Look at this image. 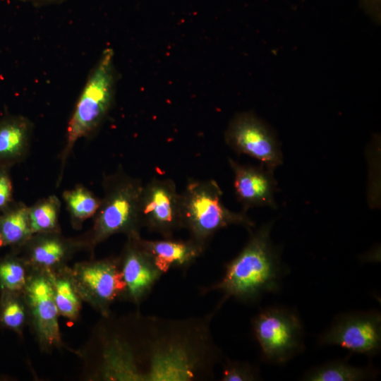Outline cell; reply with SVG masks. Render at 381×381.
I'll return each instance as SVG.
<instances>
[{
	"mask_svg": "<svg viewBox=\"0 0 381 381\" xmlns=\"http://www.w3.org/2000/svg\"><path fill=\"white\" fill-rule=\"evenodd\" d=\"M226 144L236 152L250 156L274 170L283 162L280 145L271 128L250 112L236 114L225 131Z\"/></svg>",
	"mask_w": 381,
	"mask_h": 381,
	"instance_id": "obj_7",
	"label": "cell"
},
{
	"mask_svg": "<svg viewBox=\"0 0 381 381\" xmlns=\"http://www.w3.org/2000/svg\"><path fill=\"white\" fill-rule=\"evenodd\" d=\"M56 232L35 234L38 236L30 244L32 260L38 265L52 266L59 262L68 253L70 244Z\"/></svg>",
	"mask_w": 381,
	"mask_h": 381,
	"instance_id": "obj_18",
	"label": "cell"
},
{
	"mask_svg": "<svg viewBox=\"0 0 381 381\" xmlns=\"http://www.w3.org/2000/svg\"><path fill=\"white\" fill-rule=\"evenodd\" d=\"M25 283V270L19 261L13 258H6L0 262V284L4 289L18 291Z\"/></svg>",
	"mask_w": 381,
	"mask_h": 381,
	"instance_id": "obj_21",
	"label": "cell"
},
{
	"mask_svg": "<svg viewBox=\"0 0 381 381\" xmlns=\"http://www.w3.org/2000/svg\"><path fill=\"white\" fill-rule=\"evenodd\" d=\"M140 239V236L128 237L121 268L126 284L125 293L137 304L150 294L164 274L142 245Z\"/></svg>",
	"mask_w": 381,
	"mask_h": 381,
	"instance_id": "obj_9",
	"label": "cell"
},
{
	"mask_svg": "<svg viewBox=\"0 0 381 381\" xmlns=\"http://www.w3.org/2000/svg\"><path fill=\"white\" fill-rule=\"evenodd\" d=\"M20 1H22L24 2H30L35 4H42L52 3V2H55L59 0H20Z\"/></svg>",
	"mask_w": 381,
	"mask_h": 381,
	"instance_id": "obj_26",
	"label": "cell"
},
{
	"mask_svg": "<svg viewBox=\"0 0 381 381\" xmlns=\"http://www.w3.org/2000/svg\"><path fill=\"white\" fill-rule=\"evenodd\" d=\"M140 241L164 274L171 269H177L185 273L206 249L190 238L187 240L141 238Z\"/></svg>",
	"mask_w": 381,
	"mask_h": 381,
	"instance_id": "obj_11",
	"label": "cell"
},
{
	"mask_svg": "<svg viewBox=\"0 0 381 381\" xmlns=\"http://www.w3.org/2000/svg\"><path fill=\"white\" fill-rule=\"evenodd\" d=\"M62 198L71 221L75 226L94 217L101 202V198L81 184L64 190Z\"/></svg>",
	"mask_w": 381,
	"mask_h": 381,
	"instance_id": "obj_17",
	"label": "cell"
},
{
	"mask_svg": "<svg viewBox=\"0 0 381 381\" xmlns=\"http://www.w3.org/2000/svg\"><path fill=\"white\" fill-rule=\"evenodd\" d=\"M251 325L266 362L283 364L304 349L302 322L292 309L278 306L265 308L253 317Z\"/></svg>",
	"mask_w": 381,
	"mask_h": 381,
	"instance_id": "obj_5",
	"label": "cell"
},
{
	"mask_svg": "<svg viewBox=\"0 0 381 381\" xmlns=\"http://www.w3.org/2000/svg\"><path fill=\"white\" fill-rule=\"evenodd\" d=\"M140 217L143 226L164 238L181 229L180 193L172 179L153 178L143 185Z\"/></svg>",
	"mask_w": 381,
	"mask_h": 381,
	"instance_id": "obj_8",
	"label": "cell"
},
{
	"mask_svg": "<svg viewBox=\"0 0 381 381\" xmlns=\"http://www.w3.org/2000/svg\"><path fill=\"white\" fill-rule=\"evenodd\" d=\"M114 54L111 48L103 51L77 101L68 123L65 145L59 155L61 167L57 186L75 144L79 139L95 133L111 108L116 78Z\"/></svg>",
	"mask_w": 381,
	"mask_h": 381,
	"instance_id": "obj_2",
	"label": "cell"
},
{
	"mask_svg": "<svg viewBox=\"0 0 381 381\" xmlns=\"http://www.w3.org/2000/svg\"><path fill=\"white\" fill-rule=\"evenodd\" d=\"M11 167L0 164V213L14 201L13 183L10 174Z\"/></svg>",
	"mask_w": 381,
	"mask_h": 381,
	"instance_id": "obj_24",
	"label": "cell"
},
{
	"mask_svg": "<svg viewBox=\"0 0 381 381\" xmlns=\"http://www.w3.org/2000/svg\"><path fill=\"white\" fill-rule=\"evenodd\" d=\"M273 222L250 231V237L238 255L225 265L219 281L201 289L200 294L219 291L222 297L218 310L230 298L253 303L267 293L277 292L287 272L280 253L273 244L270 233Z\"/></svg>",
	"mask_w": 381,
	"mask_h": 381,
	"instance_id": "obj_1",
	"label": "cell"
},
{
	"mask_svg": "<svg viewBox=\"0 0 381 381\" xmlns=\"http://www.w3.org/2000/svg\"><path fill=\"white\" fill-rule=\"evenodd\" d=\"M363 6L370 13L377 14L380 10V0H361Z\"/></svg>",
	"mask_w": 381,
	"mask_h": 381,
	"instance_id": "obj_25",
	"label": "cell"
},
{
	"mask_svg": "<svg viewBox=\"0 0 381 381\" xmlns=\"http://www.w3.org/2000/svg\"><path fill=\"white\" fill-rule=\"evenodd\" d=\"M28 298L42 337L49 343L60 339L58 308L54 291L50 283L43 277L35 279L27 288Z\"/></svg>",
	"mask_w": 381,
	"mask_h": 381,
	"instance_id": "obj_13",
	"label": "cell"
},
{
	"mask_svg": "<svg viewBox=\"0 0 381 381\" xmlns=\"http://www.w3.org/2000/svg\"><path fill=\"white\" fill-rule=\"evenodd\" d=\"M229 164L234 174L235 194L243 212L259 206L277 207L274 200L277 181L273 169L262 164L260 167L241 164L231 158Z\"/></svg>",
	"mask_w": 381,
	"mask_h": 381,
	"instance_id": "obj_10",
	"label": "cell"
},
{
	"mask_svg": "<svg viewBox=\"0 0 381 381\" xmlns=\"http://www.w3.org/2000/svg\"><path fill=\"white\" fill-rule=\"evenodd\" d=\"M33 124L20 115L6 116L0 119V164L10 167L21 162L28 156L32 142Z\"/></svg>",
	"mask_w": 381,
	"mask_h": 381,
	"instance_id": "obj_12",
	"label": "cell"
},
{
	"mask_svg": "<svg viewBox=\"0 0 381 381\" xmlns=\"http://www.w3.org/2000/svg\"><path fill=\"white\" fill-rule=\"evenodd\" d=\"M80 278L89 292L104 306L125 293L121 269L113 260L89 264L83 268Z\"/></svg>",
	"mask_w": 381,
	"mask_h": 381,
	"instance_id": "obj_14",
	"label": "cell"
},
{
	"mask_svg": "<svg viewBox=\"0 0 381 381\" xmlns=\"http://www.w3.org/2000/svg\"><path fill=\"white\" fill-rule=\"evenodd\" d=\"M61 201L55 195L43 198L28 206V216L33 234L56 232L59 226Z\"/></svg>",
	"mask_w": 381,
	"mask_h": 381,
	"instance_id": "obj_19",
	"label": "cell"
},
{
	"mask_svg": "<svg viewBox=\"0 0 381 381\" xmlns=\"http://www.w3.org/2000/svg\"><path fill=\"white\" fill-rule=\"evenodd\" d=\"M222 191L213 179L189 180L180 193V221L191 239L207 248L212 236L219 230L239 225L249 232L255 226L246 212H234L222 201Z\"/></svg>",
	"mask_w": 381,
	"mask_h": 381,
	"instance_id": "obj_3",
	"label": "cell"
},
{
	"mask_svg": "<svg viewBox=\"0 0 381 381\" xmlns=\"http://www.w3.org/2000/svg\"><path fill=\"white\" fill-rule=\"evenodd\" d=\"M102 186L104 194L95 215L92 243H98L119 233L126 234L128 237L140 236L141 181L120 168L104 176Z\"/></svg>",
	"mask_w": 381,
	"mask_h": 381,
	"instance_id": "obj_4",
	"label": "cell"
},
{
	"mask_svg": "<svg viewBox=\"0 0 381 381\" xmlns=\"http://www.w3.org/2000/svg\"><path fill=\"white\" fill-rule=\"evenodd\" d=\"M222 381H254L260 380V370L246 362L231 360L224 357L221 363Z\"/></svg>",
	"mask_w": 381,
	"mask_h": 381,
	"instance_id": "obj_20",
	"label": "cell"
},
{
	"mask_svg": "<svg viewBox=\"0 0 381 381\" xmlns=\"http://www.w3.org/2000/svg\"><path fill=\"white\" fill-rule=\"evenodd\" d=\"M54 298L59 313L73 318L79 311L80 303L71 284L66 280H59L55 286Z\"/></svg>",
	"mask_w": 381,
	"mask_h": 381,
	"instance_id": "obj_22",
	"label": "cell"
},
{
	"mask_svg": "<svg viewBox=\"0 0 381 381\" xmlns=\"http://www.w3.org/2000/svg\"><path fill=\"white\" fill-rule=\"evenodd\" d=\"M25 320V313L21 304L15 298H8L4 303L1 313L2 323L13 329H19Z\"/></svg>",
	"mask_w": 381,
	"mask_h": 381,
	"instance_id": "obj_23",
	"label": "cell"
},
{
	"mask_svg": "<svg viewBox=\"0 0 381 381\" xmlns=\"http://www.w3.org/2000/svg\"><path fill=\"white\" fill-rule=\"evenodd\" d=\"M320 346L337 345L373 356L381 348V315L377 310L354 311L337 316L318 338Z\"/></svg>",
	"mask_w": 381,
	"mask_h": 381,
	"instance_id": "obj_6",
	"label": "cell"
},
{
	"mask_svg": "<svg viewBox=\"0 0 381 381\" xmlns=\"http://www.w3.org/2000/svg\"><path fill=\"white\" fill-rule=\"evenodd\" d=\"M377 370L373 367L361 368L346 361H333L314 367L305 373L303 380L308 381H359L377 377Z\"/></svg>",
	"mask_w": 381,
	"mask_h": 381,
	"instance_id": "obj_16",
	"label": "cell"
},
{
	"mask_svg": "<svg viewBox=\"0 0 381 381\" xmlns=\"http://www.w3.org/2000/svg\"><path fill=\"white\" fill-rule=\"evenodd\" d=\"M32 235L25 203L13 201L0 213V247L21 246Z\"/></svg>",
	"mask_w": 381,
	"mask_h": 381,
	"instance_id": "obj_15",
	"label": "cell"
}]
</instances>
